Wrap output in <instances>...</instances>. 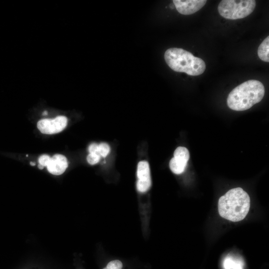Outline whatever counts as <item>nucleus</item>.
Wrapping results in <instances>:
<instances>
[{
    "label": "nucleus",
    "mask_w": 269,
    "mask_h": 269,
    "mask_svg": "<svg viewBox=\"0 0 269 269\" xmlns=\"http://www.w3.org/2000/svg\"><path fill=\"white\" fill-rule=\"evenodd\" d=\"M250 207V197L240 187L229 190L219 198L218 201L219 215L232 222L243 220L247 216Z\"/></svg>",
    "instance_id": "obj_1"
},
{
    "label": "nucleus",
    "mask_w": 269,
    "mask_h": 269,
    "mask_svg": "<svg viewBox=\"0 0 269 269\" xmlns=\"http://www.w3.org/2000/svg\"><path fill=\"white\" fill-rule=\"evenodd\" d=\"M264 95L265 87L263 83L258 80H250L231 91L227 97V105L233 110L245 111L259 103Z\"/></svg>",
    "instance_id": "obj_2"
},
{
    "label": "nucleus",
    "mask_w": 269,
    "mask_h": 269,
    "mask_svg": "<svg viewBox=\"0 0 269 269\" xmlns=\"http://www.w3.org/2000/svg\"><path fill=\"white\" fill-rule=\"evenodd\" d=\"M164 57L168 66L175 72L198 76L203 73L206 69V64L203 60L181 48H169L165 52Z\"/></svg>",
    "instance_id": "obj_3"
},
{
    "label": "nucleus",
    "mask_w": 269,
    "mask_h": 269,
    "mask_svg": "<svg viewBox=\"0 0 269 269\" xmlns=\"http://www.w3.org/2000/svg\"><path fill=\"white\" fill-rule=\"evenodd\" d=\"M254 0H222L218 6L219 14L224 18L237 19L250 15L256 7Z\"/></svg>",
    "instance_id": "obj_4"
},
{
    "label": "nucleus",
    "mask_w": 269,
    "mask_h": 269,
    "mask_svg": "<svg viewBox=\"0 0 269 269\" xmlns=\"http://www.w3.org/2000/svg\"><path fill=\"white\" fill-rule=\"evenodd\" d=\"M67 123L64 116H58L54 119H42L37 122V128L43 134H54L63 130Z\"/></svg>",
    "instance_id": "obj_5"
},
{
    "label": "nucleus",
    "mask_w": 269,
    "mask_h": 269,
    "mask_svg": "<svg viewBox=\"0 0 269 269\" xmlns=\"http://www.w3.org/2000/svg\"><path fill=\"white\" fill-rule=\"evenodd\" d=\"M189 157V152L187 148L183 146L177 147L174 152V157L169 162V167L172 172L176 174L183 172Z\"/></svg>",
    "instance_id": "obj_6"
},
{
    "label": "nucleus",
    "mask_w": 269,
    "mask_h": 269,
    "mask_svg": "<svg viewBox=\"0 0 269 269\" xmlns=\"http://www.w3.org/2000/svg\"><path fill=\"white\" fill-rule=\"evenodd\" d=\"M137 190L140 192L147 191L151 186L150 169L147 161L139 162L137 168Z\"/></svg>",
    "instance_id": "obj_7"
},
{
    "label": "nucleus",
    "mask_w": 269,
    "mask_h": 269,
    "mask_svg": "<svg viewBox=\"0 0 269 269\" xmlns=\"http://www.w3.org/2000/svg\"><path fill=\"white\" fill-rule=\"evenodd\" d=\"M206 0H173L177 10L180 14L189 15L195 13L206 4Z\"/></svg>",
    "instance_id": "obj_8"
},
{
    "label": "nucleus",
    "mask_w": 269,
    "mask_h": 269,
    "mask_svg": "<svg viewBox=\"0 0 269 269\" xmlns=\"http://www.w3.org/2000/svg\"><path fill=\"white\" fill-rule=\"evenodd\" d=\"M67 166L66 158L63 155L57 154L51 158L47 168L50 173L59 175L64 172Z\"/></svg>",
    "instance_id": "obj_9"
},
{
    "label": "nucleus",
    "mask_w": 269,
    "mask_h": 269,
    "mask_svg": "<svg viewBox=\"0 0 269 269\" xmlns=\"http://www.w3.org/2000/svg\"><path fill=\"white\" fill-rule=\"evenodd\" d=\"M224 269H244V262L242 259L228 256L223 262Z\"/></svg>",
    "instance_id": "obj_10"
},
{
    "label": "nucleus",
    "mask_w": 269,
    "mask_h": 269,
    "mask_svg": "<svg viewBox=\"0 0 269 269\" xmlns=\"http://www.w3.org/2000/svg\"><path fill=\"white\" fill-rule=\"evenodd\" d=\"M258 55L261 60L269 62V36H268L260 45Z\"/></svg>",
    "instance_id": "obj_11"
},
{
    "label": "nucleus",
    "mask_w": 269,
    "mask_h": 269,
    "mask_svg": "<svg viewBox=\"0 0 269 269\" xmlns=\"http://www.w3.org/2000/svg\"><path fill=\"white\" fill-rule=\"evenodd\" d=\"M110 148L106 143H101L98 144V154L100 156L106 157L109 153Z\"/></svg>",
    "instance_id": "obj_12"
},
{
    "label": "nucleus",
    "mask_w": 269,
    "mask_h": 269,
    "mask_svg": "<svg viewBox=\"0 0 269 269\" xmlns=\"http://www.w3.org/2000/svg\"><path fill=\"white\" fill-rule=\"evenodd\" d=\"M122 263L118 260H116L109 262L103 269H122Z\"/></svg>",
    "instance_id": "obj_13"
},
{
    "label": "nucleus",
    "mask_w": 269,
    "mask_h": 269,
    "mask_svg": "<svg viewBox=\"0 0 269 269\" xmlns=\"http://www.w3.org/2000/svg\"><path fill=\"white\" fill-rule=\"evenodd\" d=\"M100 158L101 156L97 154L89 153L87 157V160L89 164L94 165L99 161Z\"/></svg>",
    "instance_id": "obj_14"
},
{
    "label": "nucleus",
    "mask_w": 269,
    "mask_h": 269,
    "mask_svg": "<svg viewBox=\"0 0 269 269\" xmlns=\"http://www.w3.org/2000/svg\"><path fill=\"white\" fill-rule=\"evenodd\" d=\"M51 157L48 155L43 154L41 155L38 158V162L39 164L43 166H47L48 164Z\"/></svg>",
    "instance_id": "obj_15"
},
{
    "label": "nucleus",
    "mask_w": 269,
    "mask_h": 269,
    "mask_svg": "<svg viewBox=\"0 0 269 269\" xmlns=\"http://www.w3.org/2000/svg\"><path fill=\"white\" fill-rule=\"evenodd\" d=\"M88 151L89 153H96L98 154V144L95 143L91 144L88 147Z\"/></svg>",
    "instance_id": "obj_16"
},
{
    "label": "nucleus",
    "mask_w": 269,
    "mask_h": 269,
    "mask_svg": "<svg viewBox=\"0 0 269 269\" xmlns=\"http://www.w3.org/2000/svg\"><path fill=\"white\" fill-rule=\"evenodd\" d=\"M38 168H39V169H42L43 168V167H44V166H42V165H40V164H39V165H38Z\"/></svg>",
    "instance_id": "obj_17"
},
{
    "label": "nucleus",
    "mask_w": 269,
    "mask_h": 269,
    "mask_svg": "<svg viewBox=\"0 0 269 269\" xmlns=\"http://www.w3.org/2000/svg\"><path fill=\"white\" fill-rule=\"evenodd\" d=\"M47 114V112L46 111H44L43 113V115H45Z\"/></svg>",
    "instance_id": "obj_18"
},
{
    "label": "nucleus",
    "mask_w": 269,
    "mask_h": 269,
    "mask_svg": "<svg viewBox=\"0 0 269 269\" xmlns=\"http://www.w3.org/2000/svg\"><path fill=\"white\" fill-rule=\"evenodd\" d=\"M30 164H31V165H35V163H34V162H30Z\"/></svg>",
    "instance_id": "obj_19"
}]
</instances>
